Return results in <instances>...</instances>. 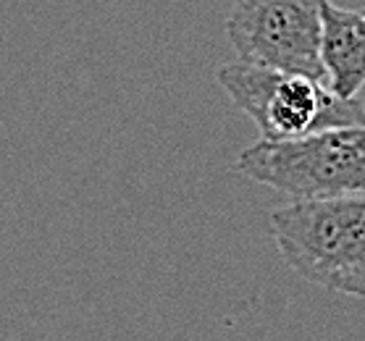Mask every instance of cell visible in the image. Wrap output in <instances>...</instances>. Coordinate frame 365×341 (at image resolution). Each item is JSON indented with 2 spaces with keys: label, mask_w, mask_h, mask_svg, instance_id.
Segmentation results:
<instances>
[{
  "label": "cell",
  "mask_w": 365,
  "mask_h": 341,
  "mask_svg": "<svg viewBox=\"0 0 365 341\" xmlns=\"http://www.w3.org/2000/svg\"><path fill=\"white\" fill-rule=\"evenodd\" d=\"M324 0H234L226 37L245 63L324 82L318 56Z\"/></svg>",
  "instance_id": "obj_4"
},
{
  "label": "cell",
  "mask_w": 365,
  "mask_h": 341,
  "mask_svg": "<svg viewBox=\"0 0 365 341\" xmlns=\"http://www.w3.org/2000/svg\"><path fill=\"white\" fill-rule=\"evenodd\" d=\"M237 110L255 121L260 140L289 142L307 134L365 124V105L339 98L324 82L255 63H226L216 74Z\"/></svg>",
  "instance_id": "obj_2"
},
{
  "label": "cell",
  "mask_w": 365,
  "mask_h": 341,
  "mask_svg": "<svg viewBox=\"0 0 365 341\" xmlns=\"http://www.w3.org/2000/svg\"><path fill=\"white\" fill-rule=\"evenodd\" d=\"M363 11H365V9H363Z\"/></svg>",
  "instance_id": "obj_6"
},
{
  "label": "cell",
  "mask_w": 365,
  "mask_h": 341,
  "mask_svg": "<svg viewBox=\"0 0 365 341\" xmlns=\"http://www.w3.org/2000/svg\"><path fill=\"white\" fill-rule=\"evenodd\" d=\"M240 171L294 200L365 197V124L302 140H260L240 155Z\"/></svg>",
  "instance_id": "obj_3"
},
{
  "label": "cell",
  "mask_w": 365,
  "mask_h": 341,
  "mask_svg": "<svg viewBox=\"0 0 365 341\" xmlns=\"http://www.w3.org/2000/svg\"><path fill=\"white\" fill-rule=\"evenodd\" d=\"M318 56L326 87L339 98H357L365 84V11L324 0Z\"/></svg>",
  "instance_id": "obj_5"
},
{
  "label": "cell",
  "mask_w": 365,
  "mask_h": 341,
  "mask_svg": "<svg viewBox=\"0 0 365 341\" xmlns=\"http://www.w3.org/2000/svg\"><path fill=\"white\" fill-rule=\"evenodd\" d=\"M271 234L305 281L365 297V197L294 200L271 213Z\"/></svg>",
  "instance_id": "obj_1"
}]
</instances>
